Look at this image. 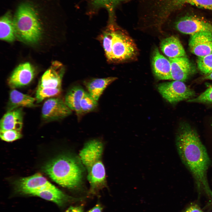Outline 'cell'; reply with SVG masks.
Masks as SVG:
<instances>
[{"mask_svg":"<svg viewBox=\"0 0 212 212\" xmlns=\"http://www.w3.org/2000/svg\"><path fill=\"white\" fill-rule=\"evenodd\" d=\"M85 92L82 87L75 85L69 90L65 97L64 101L65 103L72 110L76 112L78 117L82 115L80 103Z\"/></svg>","mask_w":212,"mask_h":212,"instance_id":"cell-22","label":"cell"},{"mask_svg":"<svg viewBox=\"0 0 212 212\" xmlns=\"http://www.w3.org/2000/svg\"></svg>","mask_w":212,"mask_h":212,"instance_id":"cell-33","label":"cell"},{"mask_svg":"<svg viewBox=\"0 0 212 212\" xmlns=\"http://www.w3.org/2000/svg\"><path fill=\"white\" fill-rule=\"evenodd\" d=\"M27 195L37 196L53 202L60 206L67 203L78 200V199L66 195L54 185L30 192Z\"/></svg>","mask_w":212,"mask_h":212,"instance_id":"cell-12","label":"cell"},{"mask_svg":"<svg viewBox=\"0 0 212 212\" xmlns=\"http://www.w3.org/2000/svg\"><path fill=\"white\" fill-rule=\"evenodd\" d=\"M84 166L80 160L66 155H59L45 165L44 172L61 186L75 189L81 186L84 173Z\"/></svg>","mask_w":212,"mask_h":212,"instance_id":"cell-3","label":"cell"},{"mask_svg":"<svg viewBox=\"0 0 212 212\" xmlns=\"http://www.w3.org/2000/svg\"><path fill=\"white\" fill-rule=\"evenodd\" d=\"M72 113V110L64 101L57 97L50 98L44 103L42 110V118L47 121L57 120L65 118Z\"/></svg>","mask_w":212,"mask_h":212,"instance_id":"cell-8","label":"cell"},{"mask_svg":"<svg viewBox=\"0 0 212 212\" xmlns=\"http://www.w3.org/2000/svg\"><path fill=\"white\" fill-rule=\"evenodd\" d=\"M197 64L199 70L203 74L207 75L212 72V53L202 57H198Z\"/></svg>","mask_w":212,"mask_h":212,"instance_id":"cell-25","label":"cell"},{"mask_svg":"<svg viewBox=\"0 0 212 212\" xmlns=\"http://www.w3.org/2000/svg\"><path fill=\"white\" fill-rule=\"evenodd\" d=\"M174 26L177 30L185 34L191 35L203 32L212 33V24L195 15L180 17L175 22Z\"/></svg>","mask_w":212,"mask_h":212,"instance_id":"cell-7","label":"cell"},{"mask_svg":"<svg viewBox=\"0 0 212 212\" xmlns=\"http://www.w3.org/2000/svg\"><path fill=\"white\" fill-rule=\"evenodd\" d=\"M175 144L180 158L192 174L198 190H203L212 197L207 178L211 161L197 132L188 124H183L177 133Z\"/></svg>","mask_w":212,"mask_h":212,"instance_id":"cell-1","label":"cell"},{"mask_svg":"<svg viewBox=\"0 0 212 212\" xmlns=\"http://www.w3.org/2000/svg\"><path fill=\"white\" fill-rule=\"evenodd\" d=\"M191 52L198 57L212 53V33L203 32L191 35L189 42Z\"/></svg>","mask_w":212,"mask_h":212,"instance_id":"cell-10","label":"cell"},{"mask_svg":"<svg viewBox=\"0 0 212 212\" xmlns=\"http://www.w3.org/2000/svg\"><path fill=\"white\" fill-rule=\"evenodd\" d=\"M187 101L212 105V85L198 97L189 100Z\"/></svg>","mask_w":212,"mask_h":212,"instance_id":"cell-27","label":"cell"},{"mask_svg":"<svg viewBox=\"0 0 212 212\" xmlns=\"http://www.w3.org/2000/svg\"><path fill=\"white\" fill-rule=\"evenodd\" d=\"M111 24L112 42L110 62H121L134 58L138 53L135 43L131 38L119 28L116 23Z\"/></svg>","mask_w":212,"mask_h":212,"instance_id":"cell-4","label":"cell"},{"mask_svg":"<svg viewBox=\"0 0 212 212\" xmlns=\"http://www.w3.org/2000/svg\"><path fill=\"white\" fill-rule=\"evenodd\" d=\"M0 136L3 140L11 142L21 138L22 137L21 131L0 129Z\"/></svg>","mask_w":212,"mask_h":212,"instance_id":"cell-28","label":"cell"},{"mask_svg":"<svg viewBox=\"0 0 212 212\" xmlns=\"http://www.w3.org/2000/svg\"><path fill=\"white\" fill-rule=\"evenodd\" d=\"M89 6L88 12L94 14L102 8L105 9L108 12V17H115L116 8L120 4L131 0H85Z\"/></svg>","mask_w":212,"mask_h":212,"instance_id":"cell-21","label":"cell"},{"mask_svg":"<svg viewBox=\"0 0 212 212\" xmlns=\"http://www.w3.org/2000/svg\"><path fill=\"white\" fill-rule=\"evenodd\" d=\"M170 62L171 80L184 82L191 72V64L186 57L168 58Z\"/></svg>","mask_w":212,"mask_h":212,"instance_id":"cell-16","label":"cell"},{"mask_svg":"<svg viewBox=\"0 0 212 212\" xmlns=\"http://www.w3.org/2000/svg\"><path fill=\"white\" fill-rule=\"evenodd\" d=\"M61 90L62 89H52L37 87L35 98L37 102H40L45 98L57 96L60 94Z\"/></svg>","mask_w":212,"mask_h":212,"instance_id":"cell-26","label":"cell"},{"mask_svg":"<svg viewBox=\"0 0 212 212\" xmlns=\"http://www.w3.org/2000/svg\"><path fill=\"white\" fill-rule=\"evenodd\" d=\"M185 212H203L197 205H193L188 208Z\"/></svg>","mask_w":212,"mask_h":212,"instance_id":"cell-30","label":"cell"},{"mask_svg":"<svg viewBox=\"0 0 212 212\" xmlns=\"http://www.w3.org/2000/svg\"><path fill=\"white\" fill-rule=\"evenodd\" d=\"M34 69L28 62L20 64L14 70L8 80V84L12 89L26 86L33 80L35 75Z\"/></svg>","mask_w":212,"mask_h":212,"instance_id":"cell-11","label":"cell"},{"mask_svg":"<svg viewBox=\"0 0 212 212\" xmlns=\"http://www.w3.org/2000/svg\"><path fill=\"white\" fill-rule=\"evenodd\" d=\"M97 106V101L94 99L88 92H85L80 103L82 114L94 111Z\"/></svg>","mask_w":212,"mask_h":212,"instance_id":"cell-24","label":"cell"},{"mask_svg":"<svg viewBox=\"0 0 212 212\" xmlns=\"http://www.w3.org/2000/svg\"><path fill=\"white\" fill-rule=\"evenodd\" d=\"M157 14L161 18L167 19L186 5L212 11V0H152Z\"/></svg>","mask_w":212,"mask_h":212,"instance_id":"cell-5","label":"cell"},{"mask_svg":"<svg viewBox=\"0 0 212 212\" xmlns=\"http://www.w3.org/2000/svg\"><path fill=\"white\" fill-rule=\"evenodd\" d=\"M205 79L212 80V72L207 74V75L205 77Z\"/></svg>","mask_w":212,"mask_h":212,"instance_id":"cell-32","label":"cell"},{"mask_svg":"<svg viewBox=\"0 0 212 212\" xmlns=\"http://www.w3.org/2000/svg\"><path fill=\"white\" fill-rule=\"evenodd\" d=\"M16 37L13 22V14L7 11L0 18V38L9 42L14 41Z\"/></svg>","mask_w":212,"mask_h":212,"instance_id":"cell-23","label":"cell"},{"mask_svg":"<svg viewBox=\"0 0 212 212\" xmlns=\"http://www.w3.org/2000/svg\"><path fill=\"white\" fill-rule=\"evenodd\" d=\"M64 212H83V207L82 206H70Z\"/></svg>","mask_w":212,"mask_h":212,"instance_id":"cell-29","label":"cell"},{"mask_svg":"<svg viewBox=\"0 0 212 212\" xmlns=\"http://www.w3.org/2000/svg\"><path fill=\"white\" fill-rule=\"evenodd\" d=\"M160 47L163 53L168 58L186 57L183 46L175 36H171L162 40Z\"/></svg>","mask_w":212,"mask_h":212,"instance_id":"cell-18","label":"cell"},{"mask_svg":"<svg viewBox=\"0 0 212 212\" xmlns=\"http://www.w3.org/2000/svg\"><path fill=\"white\" fill-rule=\"evenodd\" d=\"M158 90L163 97L171 104L192 99L195 92L183 82L174 80L160 83Z\"/></svg>","mask_w":212,"mask_h":212,"instance_id":"cell-6","label":"cell"},{"mask_svg":"<svg viewBox=\"0 0 212 212\" xmlns=\"http://www.w3.org/2000/svg\"><path fill=\"white\" fill-rule=\"evenodd\" d=\"M47 8L39 0H19L13 14L16 37L28 43L38 42L42 36L41 16Z\"/></svg>","mask_w":212,"mask_h":212,"instance_id":"cell-2","label":"cell"},{"mask_svg":"<svg viewBox=\"0 0 212 212\" xmlns=\"http://www.w3.org/2000/svg\"><path fill=\"white\" fill-rule=\"evenodd\" d=\"M65 68L62 64L57 61L53 62L41 77L37 87L62 89V80Z\"/></svg>","mask_w":212,"mask_h":212,"instance_id":"cell-9","label":"cell"},{"mask_svg":"<svg viewBox=\"0 0 212 212\" xmlns=\"http://www.w3.org/2000/svg\"><path fill=\"white\" fill-rule=\"evenodd\" d=\"M117 79L114 77L93 78L85 81L84 84L88 93L97 101L106 88Z\"/></svg>","mask_w":212,"mask_h":212,"instance_id":"cell-19","label":"cell"},{"mask_svg":"<svg viewBox=\"0 0 212 212\" xmlns=\"http://www.w3.org/2000/svg\"><path fill=\"white\" fill-rule=\"evenodd\" d=\"M53 185L42 175L37 173L19 179L16 183V188L19 191L27 194L31 191Z\"/></svg>","mask_w":212,"mask_h":212,"instance_id":"cell-14","label":"cell"},{"mask_svg":"<svg viewBox=\"0 0 212 212\" xmlns=\"http://www.w3.org/2000/svg\"><path fill=\"white\" fill-rule=\"evenodd\" d=\"M86 170L91 191L95 193L105 185V170L101 159L96 161Z\"/></svg>","mask_w":212,"mask_h":212,"instance_id":"cell-13","label":"cell"},{"mask_svg":"<svg viewBox=\"0 0 212 212\" xmlns=\"http://www.w3.org/2000/svg\"><path fill=\"white\" fill-rule=\"evenodd\" d=\"M36 100V98L28 95L13 89L10 92L8 111L21 107H34Z\"/></svg>","mask_w":212,"mask_h":212,"instance_id":"cell-20","label":"cell"},{"mask_svg":"<svg viewBox=\"0 0 212 212\" xmlns=\"http://www.w3.org/2000/svg\"><path fill=\"white\" fill-rule=\"evenodd\" d=\"M102 209L101 206L99 204H97L88 212H102Z\"/></svg>","mask_w":212,"mask_h":212,"instance_id":"cell-31","label":"cell"},{"mask_svg":"<svg viewBox=\"0 0 212 212\" xmlns=\"http://www.w3.org/2000/svg\"><path fill=\"white\" fill-rule=\"evenodd\" d=\"M152 66L154 74L158 79L171 80L170 62L160 53L157 48H155L153 52Z\"/></svg>","mask_w":212,"mask_h":212,"instance_id":"cell-15","label":"cell"},{"mask_svg":"<svg viewBox=\"0 0 212 212\" xmlns=\"http://www.w3.org/2000/svg\"><path fill=\"white\" fill-rule=\"evenodd\" d=\"M23 115L21 107L7 111L1 120L0 129L21 131L23 125Z\"/></svg>","mask_w":212,"mask_h":212,"instance_id":"cell-17","label":"cell"}]
</instances>
